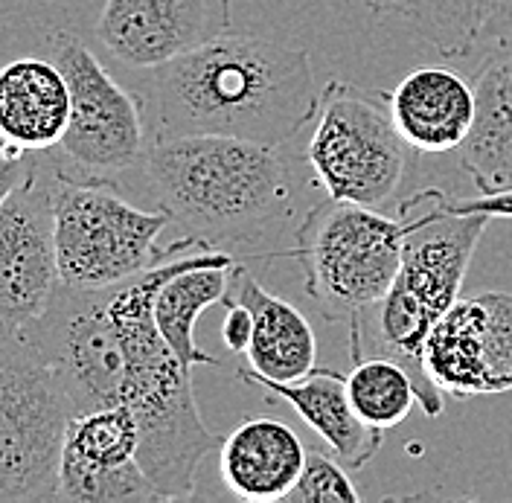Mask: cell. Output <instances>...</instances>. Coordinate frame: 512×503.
<instances>
[{"label":"cell","mask_w":512,"mask_h":503,"mask_svg":"<svg viewBox=\"0 0 512 503\" xmlns=\"http://www.w3.org/2000/svg\"><path fill=\"white\" fill-rule=\"evenodd\" d=\"M347 393L355 413L379 431H390L419 405V387L408 367L393 358L355 361L347 376Z\"/></svg>","instance_id":"cell-22"},{"label":"cell","mask_w":512,"mask_h":503,"mask_svg":"<svg viewBox=\"0 0 512 503\" xmlns=\"http://www.w3.org/2000/svg\"><path fill=\"white\" fill-rule=\"evenodd\" d=\"M402 251L405 221L376 207L326 198L303 216L291 256L315 309L338 323L382 300L399 274Z\"/></svg>","instance_id":"cell-6"},{"label":"cell","mask_w":512,"mask_h":503,"mask_svg":"<svg viewBox=\"0 0 512 503\" xmlns=\"http://www.w3.org/2000/svg\"><path fill=\"white\" fill-rule=\"evenodd\" d=\"M309 53L271 35L224 32L146 70L155 137L222 134L283 146L318 114Z\"/></svg>","instance_id":"cell-1"},{"label":"cell","mask_w":512,"mask_h":503,"mask_svg":"<svg viewBox=\"0 0 512 503\" xmlns=\"http://www.w3.org/2000/svg\"><path fill=\"white\" fill-rule=\"evenodd\" d=\"M204 251L207 248H195L172 256L137 277L105 288L108 309L117 317L126 344L123 408L137 419V463L163 501L192 498L204 457L222 445V437L198 410L192 370L163 341L155 323L160 285Z\"/></svg>","instance_id":"cell-3"},{"label":"cell","mask_w":512,"mask_h":503,"mask_svg":"<svg viewBox=\"0 0 512 503\" xmlns=\"http://www.w3.org/2000/svg\"><path fill=\"white\" fill-rule=\"evenodd\" d=\"M239 378L254 387H262L268 396H277L297 410V416L323 440L326 451L350 472L364 469L382 448L384 431L370 428L355 413L347 393V376L335 370L315 367L309 376L297 381H271L242 367Z\"/></svg>","instance_id":"cell-14"},{"label":"cell","mask_w":512,"mask_h":503,"mask_svg":"<svg viewBox=\"0 0 512 503\" xmlns=\"http://www.w3.org/2000/svg\"><path fill=\"white\" fill-rule=\"evenodd\" d=\"M306 463L300 437L277 419L259 416L233 428L219 445V472L230 495L248 503L286 501Z\"/></svg>","instance_id":"cell-16"},{"label":"cell","mask_w":512,"mask_h":503,"mask_svg":"<svg viewBox=\"0 0 512 503\" xmlns=\"http://www.w3.org/2000/svg\"><path fill=\"white\" fill-rule=\"evenodd\" d=\"M160 210L198 242L227 251L277 236L294 210V189L277 146L222 134L155 137L143 158Z\"/></svg>","instance_id":"cell-2"},{"label":"cell","mask_w":512,"mask_h":503,"mask_svg":"<svg viewBox=\"0 0 512 503\" xmlns=\"http://www.w3.org/2000/svg\"><path fill=\"white\" fill-rule=\"evenodd\" d=\"M448 207L460 216H483V219H510L512 221V189L501 192H480L478 198H448Z\"/></svg>","instance_id":"cell-26"},{"label":"cell","mask_w":512,"mask_h":503,"mask_svg":"<svg viewBox=\"0 0 512 503\" xmlns=\"http://www.w3.org/2000/svg\"><path fill=\"white\" fill-rule=\"evenodd\" d=\"M73 405L24 329L0 326V503L53 501Z\"/></svg>","instance_id":"cell-8"},{"label":"cell","mask_w":512,"mask_h":503,"mask_svg":"<svg viewBox=\"0 0 512 503\" xmlns=\"http://www.w3.org/2000/svg\"><path fill=\"white\" fill-rule=\"evenodd\" d=\"M230 27V0H102L94 32L114 62L146 73Z\"/></svg>","instance_id":"cell-11"},{"label":"cell","mask_w":512,"mask_h":503,"mask_svg":"<svg viewBox=\"0 0 512 503\" xmlns=\"http://www.w3.org/2000/svg\"><path fill=\"white\" fill-rule=\"evenodd\" d=\"M224 300L242 303L254 317L251 344L245 349L254 373L271 381H297L318 367V338L306 315L271 294L239 262L230 265Z\"/></svg>","instance_id":"cell-15"},{"label":"cell","mask_w":512,"mask_h":503,"mask_svg":"<svg viewBox=\"0 0 512 503\" xmlns=\"http://www.w3.org/2000/svg\"><path fill=\"white\" fill-rule=\"evenodd\" d=\"M70 120V91L50 59H15L0 67V128L12 149L59 146Z\"/></svg>","instance_id":"cell-17"},{"label":"cell","mask_w":512,"mask_h":503,"mask_svg":"<svg viewBox=\"0 0 512 503\" xmlns=\"http://www.w3.org/2000/svg\"><path fill=\"white\" fill-rule=\"evenodd\" d=\"M227 315H224L222 323V341L230 352L236 355H245V349L251 344V332H254V317L251 312L236 303V300H222Z\"/></svg>","instance_id":"cell-27"},{"label":"cell","mask_w":512,"mask_h":503,"mask_svg":"<svg viewBox=\"0 0 512 503\" xmlns=\"http://www.w3.org/2000/svg\"><path fill=\"white\" fill-rule=\"evenodd\" d=\"M495 44L498 50H512V0H495L483 27L478 44Z\"/></svg>","instance_id":"cell-28"},{"label":"cell","mask_w":512,"mask_h":503,"mask_svg":"<svg viewBox=\"0 0 512 503\" xmlns=\"http://www.w3.org/2000/svg\"><path fill=\"white\" fill-rule=\"evenodd\" d=\"M495 0H411L384 9L376 18L402 24L431 44L443 59H466L478 47V35Z\"/></svg>","instance_id":"cell-21"},{"label":"cell","mask_w":512,"mask_h":503,"mask_svg":"<svg viewBox=\"0 0 512 503\" xmlns=\"http://www.w3.org/2000/svg\"><path fill=\"white\" fill-rule=\"evenodd\" d=\"M405 251L393 285L379 303L350 317V358H393L411 370L425 416L446 410V393L428 378L422 346L431 326L460 297L469 262L489 219L460 216L440 189H422L399 201Z\"/></svg>","instance_id":"cell-4"},{"label":"cell","mask_w":512,"mask_h":503,"mask_svg":"<svg viewBox=\"0 0 512 503\" xmlns=\"http://www.w3.org/2000/svg\"><path fill=\"white\" fill-rule=\"evenodd\" d=\"M233 253L207 248L192 265L172 274L155 297V323L163 341L187 367H219V358L195 344V323L201 312L222 303L230 280Z\"/></svg>","instance_id":"cell-19"},{"label":"cell","mask_w":512,"mask_h":503,"mask_svg":"<svg viewBox=\"0 0 512 503\" xmlns=\"http://www.w3.org/2000/svg\"><path fill=\"white\" fill-rule=\"evenodd\" d=\"M59 283L79 291L108 288L160 262L210 248L195 236L160 245L172 224L166 210H140L108 178H79L59 169L50 181Z\"/></svg>","instance_id":"cell-5"},{"label":"cell","mask_w":512,"mask_h":503,"mask_svg":"<svg viewBox=\"0 0 512 503\" xmlns=\"http://www.w3.org/2000/svg\"><path fill=\"white\" fill-rule=\"evenodd\" d=\"M288 503H355L361 492L350 480V469H344L329 451L312 448L306 451L303 472L294 489L288 492Z\"/></svg>","instance_id":"cell-24"},{"label":"cell","mask_w":512,"mask_h":503,"mask_svg":"<svg viewBox=\"0 0 512 503\" xmlns=\"http://www.w3.org/2000/svg\"><path fill=\"white\" fill-rule=\"evenodd\" d=\"M416 155L393 123L384 94L335 79L320 88L306 160L326 198L376 210L399 204Z\"/></svg>","instance_id":"cell-7"},{"label":"cell","mask_w":512,"mask_h":503,"mask_svg":"<svg viewBox=\"0 0 512 503\" xmlns=\"http://www.w3.org/2000/svg\"><path fill=\"white\" fill-rule=\"evenodd\" d=\"M32 178H38V152L15 149L0 155V207Z\"/></svg>","instance_id":"cell-25"},{"label":"cell","mask_w":512,"mask_h":503,"mask_svg":"<svg viewBox=\"0 0 512 503\" xmlns=\"http://www.w3.org/2000/svg\"><path fill=\"white\" fill-rule=\"evenodd\" d=\"M402 3H411V0H367V6H370L373 15H379L384 9H393V6H402Z\"/></svg>","instance_id":"cell-29"},{"label":"cell","mask_w":512,"mask_h":503,"mask_svg":"<svg viewBox=\"0 0 512 503\" xmlns=\"http://www.w3.org/2000/svg\"><path fill=\"white\" fill-rule=\"evenodd\" d=\"M390 117L419 155L457 152L475 123V85L448 67H419L384 94Z\"/></svg>","instance_id":"cell-13"},{"label":"cell","mask_w":512,"mask_h":503,"mask_svg":"<svg viewBox=\"0 0 512 503\" xmlns=\"http://www.w3.org/2000/svg\"><path fill=\"white\" fill-rule=\"evenodd\" d=\"M59 288L50 184L27 181L0 207V326L27 329Z\"/></svg>","instance_id":"cell-12"},{"label":"cell","mask_w":512,"mask_h":503,"mask_svg":"<svg viewBox=\"0 0 512 503\" xmlns=\"http://www.w3.org/2000/svg\"><path fill=\"white\" fill-rule=\"evenodd\" d=\"M480 309V344L486 367V393L512 390V294H475Z\"/></svg>","instance_id":"cell-23"},{"label":"cell","mask_w":512,"mask_h":503,"mask_svg":"<svg viewBox=\"0 0 512 503\" xmlns=\"http://www.w3.org/2000/svg\"><path fill=\"white\" fill-rule=\"evenodd\" d=\"M6 152H15V149L9 146V140H6V134H3V128H0V155H6Z\"/></svg>","instance_id":"cell-30"},{"label":"cell","mask_w":512,"mask_h":503,"mask_svg":"<svg viewBox=\"0 0 512 503\" xmlns=\"http://www.w3.org/2000/svg\"><path fill=\"white\" fill-rule=\"evenodd\" d=\"M475 123L457 149L478 192L512 189V50L486 56L472 76Z\"/></svg>","instance_id":"cell-18"},{"label":"cell","mask_w":512,"mask_h":503,"mask_svg":"<svg viewBox=\"0 0 512 503\" xmlns=\"http://www.w3.org/2000/svg\"><path fill=\"white\" fill-rule=\"evenodd\" d=\"M422 364L428 378L457 399L486 393V367L480 344V309L475 297H457L440 317L422 346Z\"/></svg>","instance_id":"cell-20"},{"label":"cell","mask_w":512,"mask_h":503,"mask_svg":"<svg viewBox=\"0 0 512 503\" xmlns=\"http://www.w3.org/2000/svg\"><path fill=\"white\" fill-rule=\"evenodd\" d=\"M137 419L123 405L73 413L64 431L53 501H163L137 463Z\"/></svg>","instance_id":"cell-10"},{"label":"cell","mask_w":512,"mask_h":503,"mask_svg":"<svg viewBox=\"0 0 512 503\" xmlns=\"http://www.w3.org/2000/svg\"><path fill=\"white\" fill-rule=\"evenodd\" d=\"M44 53L62 70L70 91V120L59 143L73 169L70 175L114 181L128 169L143 166L149 149L143 99L128 94L76 32H50Z\"/></svg>","instance_id":"cell-9"}]
</instances>
